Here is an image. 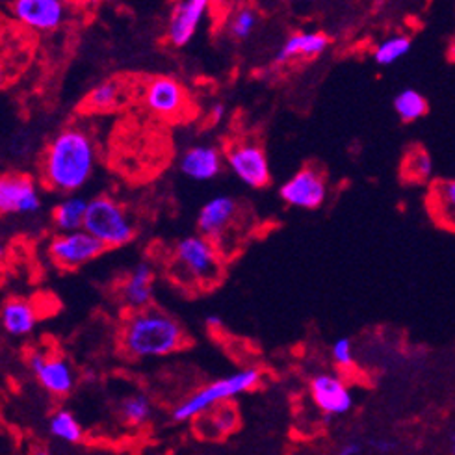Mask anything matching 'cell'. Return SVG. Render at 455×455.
Instances as JSON below:
<instances>
[{
  "label": "cell",
  "mask_w": 455,
  "mask_h": 455,
  "mask_svg": "<svg viewBox=\"0 0 455 455\" xmlns=\"http://www.w3.org/2000/svg\"><path fill=\"white\" fill-rule=\"evenodd\" d=\"M331 355H333L335 364L340 366V368H349V366H354V363H355L354 344H351V340L346 339V337L335 340L333 347H331Z\"/></svg>",
  "instance_id": "29"
},
{
  "label": "cell",
  "mask_w": 455,
  "mask_h": 455,
  "mask_svg": "<svg viewBox=\"0 0 455 455\" xmlns=\"http://www.w3.org/2000/svg\"><path fill=\"white\" fill-rule=\"evenodd\" d=\"M331 45L327 34L315 32H294L284 39V44L275 54V64H288L294 60H315L322 56Z\"/></svg>",
  "instance_id": "18"
},
{
  "label": "cell",
  "mask_w": 455,
  "mask_h": 455,
  "mask_svg": "<svg viewBox=\"0 0 455 455\" xmlns=\"http://www.w3.org/2000/svg\"><path fill=\"white\" fill-rule=\"evenodd\" d=\"M225 114H227L225 105H221V102H216V105L211 108V121L212 123H221Z\"/></svg>",
  "instance_id": "32"
},
{
  "label": "cell",
  "mask_w": 455,
  "mask_h": 455,
  "mask_svg": "<svg viewBox=\"0 0 455 455\" xmlns=\"http://www.w3.org/2000/svg\"><path fill=\"white\" fill-rule=\"evenodd\" d=\"M153 415V403L146 395H131L119 403V417L131 427H140L148 424Z\"/></svg>",
  "instance_id": "26"
},
{
  "label": "cell",
  "mask_w": 455,
  "mask_h": 455,
  "mask_svg": "<svg viewBox=\"0 0 455 455\" xmlns=\"http://www.w3.org/2000/svg\"><path fill=\"white\" fill-rule=\"evenodd\" d=\"M28 366L36 374L41 387H44L52 396H58V398L68 396L75 388V383H76L75 370L69 364V361L64 357L45 355L41 354V351H34V354H30L28 357Z\"/></svg>",
  "instance_id": "12"
},
{
  "label": "cell",
  "mask_w": 455,
  "mask_h": 455,
  "mask_svg": "<svg viewBox=\"0 0 455 455\" xmlns=\"http://www.w3.org/2000/svg\"><path fill=\"white\" fill-rule=\"evenodd\" d=\"M411 47H412V39L407 34H392L383 41H379L374 52H371V58H374L378 66L387 68L405 58L411 52Z\"/></svg>",
  "instance_id": "22"
},
{
  "label": "cell",
  "mask_w": 455,
  "mask_h": 455,
  "mask_svg": "<svg viewBox=\"0 0 455 455\" xmlns=\"http://www.w3.org/2000/svg\"><path fill=\"white\" fill-rule=\"evenodd\" d=\"M88 201L80 196H69L61 199L52 209V223L60 233L76 231L84 227Z\"/></svg>",
  "instance_id": "21"
},
{
  "label": "cell",
  "mask_w": 455,
  "mask_h": 455,
  "mask_svg": "<svg viewBox=\"0 0 455 455\" xmlns=\"http://www.w3.org/2000/svg\"><path fill=\"white\" fill-rule=\"evenodd\" d=\"M0 323L10 337H27L37 325L36 307L23 298L8 299L0 310Z\"/></svg>",
  "instance_id": "19"
},
{
  "label": "cell",
  "mask_w": 455,
  "mask_h": 455,
  "mask_svg": "<svg viewBox=\"0 0 455 455\" xmlns=\"http://www.w3.org/2000/svg\"><path fill=\"white\" fill-rule=\"evenodd\" d=\"M427 209L441 227L455 231V179L439 180L431 186Z\"/></svg>",
  "instance_id": "20"
},
{
  "label": "cell",
  "mask_w": 455,
  "mask_h": 455,
  "mask_svg": "<svg viewBox=\"0 0 455 455\" xmlns=\"http://www.w3.org/2000/svg\"><path fill=\"white\" fill-rule=\"evenodd\" d=\"M403 170L412 180H426L433 172L431 156L424 151H412L405 160Z\"/></svg>",
  "instance_id": "28"
},
{
  "label": "cell",
  "mask_w": 455,
  "mask_h": 455,
  "mask_svg": "<svg viewBox=\"0 0 455 455\" xmlns=\"http://www.w3.org/2000/svg\"><path fill=\"white\" fill-rule=\"evenodd\" d=\"M236 212L238 204L231 196H216L201 206L197 231L206 238L220 240L235 221Z\"/></svg>",
  "instance_id": "15"
},
{
  "label": "cell",
  "mask_w": 455,
  "mask_h": 455,
  "mask_svg": "<svg viewBox=\"0 0 455 455\" xmlns=\"http://www.w3.org/2000/svg\"><path fill=\"white\" fill-rule=\"evenodd\" d=\"M370 448L376 453H392V451H396L398 443L392 439H387V437H379V439L370 441Z\"/></svg>",
  "instance_id": "30"
},
{
  "label": "cell",
  "mask_w": 455,
  "mask_h": 455,
  "mask_svg": "<svg viewBox=\"0 0 455 455\" xmlns=\"http://www.w3.org/2000/svg\"><path fill=\"white\" fill-rule=\"evenodd\" d=\"M12 15L36 32L58 30L68 19L66 0H13Z\"/></svg>",
  "instance_id": "10"
},
{
  "label": "cell",
  "mask_w": 455,
  "mask_h": 455,
  "mask_svg": "<svg viewBox=\"0 0 455 455\" xmlns=\"http://www.w3.org/2000/svg\"><path fill=\"white\" fill-rule=\"evenodd\" d=\"M259 27V13L251 6L236 8L227 23V32L236 41H245L253 36Z\"/></svg>",
  "instance_id": "27"
},
{
  "label": "cell",
  "mask_w": 455,
  "mask_h": 455,
  "mask_svg": "<svg viewBox=\"0 0 455 455\" xmlns=\"http://www.w3.org/2000/svg\"><path fill=\"white\" fill-rule=\"evenodd\" d=\"M69 3L78 8H93V6H99L102 0H69Z\"/></svg>",
  "instance_id": "34"
},
{
  "label": "cell",
  "mask_w": 455,
  "mask_h": 455,
  "mask_svg": "<svg viewBox=\"0 0 455 455\" xmlns=\"http://www.w3.org/2000/svg\"><path fill=\"white\" fill-rule=\"evenodd\" d=\"M84 229L107 245V250L123 247L136 236V225L129 211L110 196L88 201Z\"/></svg>",
  "instance_id": "4"
},
{
  "label": "cell",
  "mask_w": 455,
  "mask_h": 455,
  "mask_svg": "<svg viewBox=\"0 0 455 455\" xmlns=\"http://www.w3.org/2000/svg\"><path fill=\"white\" fill-rule=\"evenodd\" d=\"M279 196L294 209L315 211L320 209L327 199V182L320 172L303 168L281 186Z\"/></svg>",
  "instance_id": "8"
},
{
  "label": "cell",
  "mask_w": 455,
  "mask_h": 455,
  "mask_svg": "<svg viewBox=\"0 0 455 455\" xmlns=\"http://www.w3.org/2000/svg\"><path fill=\"white\" fill-rule=\"evenodd\" d=\"M262 379L260 370L257 368H243L233 371L227 378H221L211 385L199 388L190 398H186L173 409V420L175 422H190L204 412H209L216 405L229 402L245 392L253 390Z\"/></svg>",
  "instance_id": "3"
},
{
  "label": "cell",
  "mask_w": 455,
  "mask_h": 455,
  "mask_svg": "<svg viewBox=\"0 0 455 455\" xmlns=\"http://www.w3.org/2000/svg\"><path fill=\"white\" fill-rule=\"evenodd\" d=\"M231 173L247 188L260 190L270 184L272 172L266 151L253 141H240L225 151Z\"/></svg>",
  "instance_id": "6"
},
{
  "label": "cell",
  "mask_w": 455,
  "mask_h": 455,
  "mask_svg": "<svg viewBox=\"0 0 455 455\" xmlns=\"http://www.w3.org/2000/svg\"><path fill=\"white\" fill-rule=\"evenodd\" d=\"M143 102L151 114L162 119H175L186 110L188 93L173 76H153L143 88Z\"/></svg>",
  "instance_id": "9"
},
{
  "label": "cell",
  "mask_w": 455,
  "mask_h": 455,
  "mask_svg": "<svg viewBox=\"0 0 455 455\" xmlns=\"http://www.w3.org/2000/svg\"><path fill=\"white\" fill-rule=\"evenodd\" d=\"M155 267L149 262H140L121 284V299L131 310L151 307L155 299Z\"/></svg>",
  "instance_id": "17"
},
{
  "label": "cell",
  "mask_w": 455,
  "mask_h": 455,
  "mask_svg": "<svg viewBox=\"0 0 455 455\" xmlns=\"http://www.w3.org/2000/svg\"><path fill=\"white\" fill-rule=\"evenodd\" d=\"M41 209V194L34 179L27 175L0 177V216L34 214Z\"/></svg>",
  "instance_id": "11"
},
{
  "label": "cell",
  "mask_w": 455,
  "mask_h": 455,
  "mask_svg": "<svg viewBox=\"0 0 455 455\" xmlns=\"http://www.w3.org/2000/svg\"><path fill=\"white\" fill-rule=\"evenodd\" d=\"M448 58L453 61V64H455V39L451 41V44H450V47H448Z\"/></svg>",
  "instance_id": "36"
},
{
  "label": "cell",
  "mask_w": 455,
  "mask_h": 455,
  "mask_svg": "<svg viewBox=\"0 0 455 455\" xmlns=\"http://www.w3.org/2000/svg\"><path fill=\"white\" fill-rule=\"evenodd\" d=\"M211 8L212 0H177L165 30L170 44L177 49L188 45Z\"/></svg>",
  "instance_id": "13"
},
{
  "label": "cell",
  "mask_w": 455,
  "mask_h": 455,
  "mask_svg": "<svg viewBox=\"0 0 455 455\" xmlns=\"http://www.w3.org/2000/svg\"><path fill=\"white\" fill-rule=\"evenodd\" d=\"M4 84V68H3V64H0V86Z\"/></svg>",
  "instance_id": "37"
},
{
  "label": "cell",
  "mask_w": 455,
  "mask_h": 455,
  "mask_svg": "<svg viewBox=\"0 0 455 455\" xmlns=\"http://www.w3.org/2000/svg\"><path fill=\"white\" fill-rule=\"evenodd\" d=\"M223 155L218 148L199 143L186 149L179 160V170L184 177L196 182H209L221 173Z\"/></svg>",
  "instance_id": "16"
},
{
  "label": "cell",
  "mask_w": 455,
  "mask_h": 455,
  "mask_svg": "<svg viewBox=\"0 0 455 455\" xmlns=\"http://www.w3.org/2000/svg\"><path fill=\"white\" fill-rule=\"evenodd\" d=\"M121 93H123V86L117 80H105L88 93L84 105L92 112H110L119 105Z\"/></svg>",
  "instance_id": "25"
},
{
  "label": "cell",
  "mask_w": 455,
  "mask_h": 455,
  "mask_svg": "<svg viewBox=\"0 0 455 455\" xmlns=\"http://www.w3.org/2000/svg\"><path fill=\"white\" fill-rule=\"evenodd\" d=\"M427 99L417 90L405 88L395 97V112L403 123H415L422 119L427 114Z\"/></svg>",
  "instance_id": "24"
},
{
  "label": "cell",
  "mask_w": 455,
  "mask_h": 455,
  "mask_svg": "<svg viewBox=\"0 0 455 455\" xmlns=\"http://www.w3.org/2000/svg\"><path fill=\"white\" fill-rule=\"evenodd\" d=\"M4 255H6V250H4V245H3V243H0V262H3V260H4Z\"/></svg>",
  "instance_id": "38"
},
{
  "label": "cell",
  "mask_w": 455,
  "mask_h": 455,
  "mask_svg": "<svg viewBox=\"0 0 455 455\" xmlns=\"http://www.w3.org/2000/svg\"><path fill=\"white\" fill-rule=\"evenodd\" d=\"M186 333L182 325L164 310L146 307L132 310L121 329V349L131 359L146 361L168 357L182 349Z\"/></svg>",
  "instance_id": "2"
},
{
  "label": "cell",
  "mask_w": 455,
  "mask_h": 455,
  "mask_svg": "<svg viewBox=\"0 0 455 455\" xmlns=\"http://www.w3.org/2000/svg\"><path fill=\"white\" fill-rule=\"evenodd\" d=\"M97 151L88 132L66 129L58 132L47 146L41 177L51 190L76 194L95 173Z\"/></svg>",
  "instance_id": "1"
},
{
  "label": "cell",
  "mask_w": 455,
  "mask_h": 455,
  "mask_svg": "<svg viewBox=\"0 0 455 455\" xmlns=\"http://www.w3.org/2000/svg\"><path fill=\"white\" fill-rule=\"evenodd\" d=\"M105 251L107 245L88 233L84 227L76 231L60 233L49 245L51 259L66 270H76L80 266L90 264Z\"/></svg>",
  "instance_id": "7"
},
{
  "label": "cell",
  "mask_w": 455,
  "mask_h": 455,
  "mask_svg": "<svg viewBox=\"0 0 455 455\" xmlns=\"http://www.w3.org/2000/svg\"><path fill=\"white\" fill-rule=\"evenodd\" d=\"M310 398L327 417H344L354 409L355 398L349 387L335 374H318L310 379Z\"/></svg>",
  "instance_id": "14"
},
{
  "label": "cell",
  "mask_w": 455,
  "mask_h": 455,
  "mask_svg": "<svg viewBox=\"0 0 455 455\" xmlns=\"http://www.w3.org/2000/svg\"><path fill=\"white\" fill-rule=\"evenodd\" d=\"M49 433L54 439L68 444H78L82 437H84V431H82L80 422L76 420V417L71 411H66V409L56 411L51 417Z\"/></svg>",
  "instance_id": "23"
},
{
  "label": "cell",
  "mask_w": 455,
  "mask_h": 455,
  "mask_svg": "<svg viewBox=\"0 0 455 455\" xmlns=\"http://www.w3.org/2000/svg\"><path fill=\"white\" fill-rule=\"evenodd\" d=\"M286 3H307V0H286Z\"/></svg>",
  "instance_id": "39"
},
{
  "label": "cell",
  "mask_w": 455,
  "mask_h": 455,
  "mask_svg": "<svg viewBox=\"0 0 455 455\" xmlns=\"http://www.w3.org/2000/svg\"><path fill=\"white\" fill-rule=\"evenodd\" d=\"M238 4V0H212V8L225 12V10H231L233 6Z\"/></svg>",
  "instance_id": "33"
},
{
  "label": "cell",
  "mask_w": 455,
  "mask_h": 455,
  "mask_svg": "<svg viewBox=\"0 0 455 455\" xmlns=\"http://www.w3.org/2000/svg\"><path fill=\"white\" fill-rule=\"evenodd\" d=\"M448 450H450V453L455 455V431L451 433L450 439H448Z\"/></svg>",
  "instance_id": "35"
},
{
  "label": "cell",
  "mask_w": 455,
  "mask_h": 455,
  "mask_svg": "<svg viewBox=\"0 0 455 455\" xmlns=\"http://www.w3.org/2000/svg\"><path fill=\"white\" fill-rule=\"evenodd\" d=\"M175 262L180 270L201 284L218 281L221 264L214 240L199 235L186 236L175 245Z\"/></svg>",
  "instance_id": "5"
},
{
  "label": "cell",
  "mask_w": 455,
  "mask_h": 455,
  "mask_svg": "<svg viewBox=\"0 0 455 455\" xmlns=\"http://www.w3.org/2000/svg\"><path fill=\"white\" fill-rule=\"evenodd\" d=\"M363 444L359 441H347L339 448L340 455H361L363 453Z\"/></svg>",
  "instance_id": "31"
}]
</instances>
